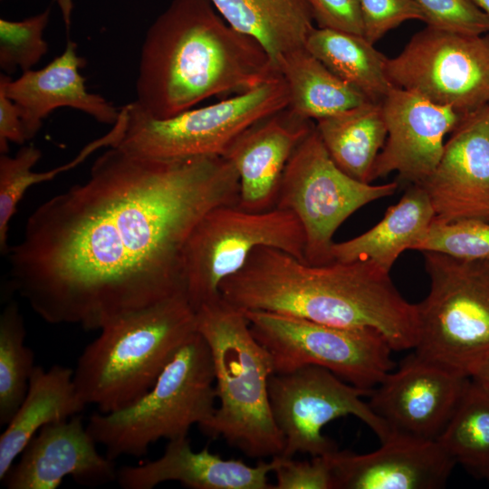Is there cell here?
Here are the masks:
<instances>
[{
    "label": "cell",
    "instance_id": "1",
    "mask_svg": "<svg viewBox=\"0 0 489 489\" xmlns=\"http://www.w3.org/2000/svg\"><path fill=\"white\" fill-rule=\"evenodd\" d=\"M238 198L225 157L158 159L110 147L84 182L30 215L7 252L11 283L46 322L101 330L185 293L191 231Z\"/></svg>",
    "mask_w": 489,
    "mask_h": 489
},
{
    "label": "cell",
    "instance_id": "2",
    "mask_svg": "<svg viewBox=\"0 0 489 489\" xmlns=\"http://www.w3.org/2000/svg\"><path fill=\"white\" fill-rule=\"evenodd\" d=\"M221 297L242 311H264L380 333L393 350L417 336V306L370 261L312 265L284 251L260 246L220 285Z\"/></svg>",
    "mask_w": 489,
    "mask_h": 489
},
{
    "label": "cell",
    "instance_id": "3",
    "mask_svg": "<svg viewBox=\"0 0 489 489\" xmlns=\"http://www.w3.org/2000/svg\"><path fill=\"white\" fill-rule=\"evenodd\" d=\"M279 74L262 45L229 25L210 0H172L144 38L135 102L167 119Z\"/></svg>",
    "mask_w": 489,
    "mask_h": 489
},
{
    "label": "cell",
    "instance_id": "4",
    "mask_svg": "<svg viewBox=\"0 0 489 489\" xmlns=\"http://www.w3.org/2000/svg\"><path fill=\"white\" fill-rule=\"evenodd\" d=\"M196 314L197 330L212 355L219 400L211 418L198 427L248 457L280 455L284 438L271 408L269 380L275 371L270 353L253 335L244 312L222 297Z\"/></svg>",
    "mask_w": 489,
    "mask_h": 489
},
{
    "label": "cell",
    "instance_id": "5",
    "mask_svg": "<svg viewBox=\"0 0 489 489\" xmlns=\"http://www.w3.org/2000/svg\"><path fill=\"white\" fill-rule=\"evenodd\" d=\"M197 331L196 311L185 293L111 321L77 360L79 396L102 413L129 406L153 387Z\"/></svg>",
    "mask_w": 489,
    "mask_h": 489
},
{
    "label": "cell",
    "instance_id": "6",
    "mask_svg": "<svg viewBox=\"0 0 489 489\" xmlns=\"http://www.w3.org/2000/svg\"><path fill=\"white\" fill-rule=\"evenodd\" d=\"M215 384L209 347L197 331L147 393L119 410L93 413L87 430L110 458L140 457L158 440L187 436L193 425L208 421L216 409Z\"/></svg>",
    "mask_w": 489,
    "mask_h": 489
},
{
    "label": "cell",
    "instance_id": "7",
    "mask_svg": "<svg viewBox=\"0 0 489 489\" xmlns=\"http://www.w3.org/2000/svg\"><path fill=\"white\" fill-rule=\"evenodd\" d=\"M430 279L417 303L416 358L470 378L489 358V269L424 252Z\"/></svg>",
    "mask_w": 489,
    "mask_h": 489
},
{
    "label": "cell",
    "instance_id": "8",
    "mask_svg": "<svg viewBox=\"0 0 489 489\" xmlns=\"http://www.w3.org/2000/svg\"><path fill=\"white\" fill-rule=\"evenodd\" d=\"M288 103L280 74L250 91L167 119L151 117L133 101L120 108L121 134L113 147L158 159L224 157L244 131L286 110Z\"/></svg>",
    "mask_w": 489,
    "mask_h": 489
},
{
    "label": "cell",
    "instance_id": "9",
    "mask_svg": "<svg viewBox=\"0 0 489 489\" xmlns=\"http://www.w3.org/2000/svg\"><path fill=\"white\" fill-rule=\"evenodd\" d=\"M260 246L273 247L305 262V236L296 216L277 206L251 212L217 206L195 225L183 253L186 296L197 311L221 297L220 285L239 272Z\"/></svg>",
    "mask_w": 489,
    "mask_h": 489
},
{
    "label": "cell",
    "instance_id": "10",
    "mask_svg": "<svg viewBox=\"0 0 489 489\" xmlns=\"http://www.w3.org/2000/svg\"><path fill=\"white\" fill-rule=\"evenodd\" d=\"M398 187V182L364 183L344 173L330 157L314 124L285 167L275 206L299 219L305 263L324 265L334 262L332 238L341 224L365 205L392 196Z\"/></svg>",
    "mask_w": 489,
    "mask_h": 489
},
{
    "label": "cell",
    "instance_id": "11",
    "mask_svg": "<svg viewBox=\"0 0 489 489\" xmlns=\"http://www.w3.org/2000/svg\"><path fill=\"white\" fill-rule=\"evenodd\" d=\"M243 312L253 335L270 353L275 373L319 366L371 390L393 369V350L373 330L336 327L264 311Z\"/></svg>",
    "mask_w": 489,
    "mask_h": 489
},
{
    "label": "cell",
    "instance_id": "12",
    "mask_svg": "<svg viewBox=\"0 0 489 489\" xmlns=\"http://www.w3.org/2000/svg\"><path fill=\"white\" fill-rule=\"evenodd\" d=\"M386 71L395 87L469 115L489 104V34L427 25Z\"/></svg>",
    "mask_w": 489,
    "mask_h": 489
},
{
    "label": "cell",
    "instance_id": "13",
    "mask_svg": "<svg viewBox=\"0 0 489 489\" xmlns=\"http://www.w3.org/2000/svg\"><path fill=\"white\" fill-rule=\"evenodd\" d=\"M371 390L354 386L319 366L274 373L269 380V396L275 423L284 438L280 455L290 458L306 453L318 456L335 452L337 445L321 430L328 423L349 415L364 422L380 442L385 441L390 436L388 427L362 399Z\"/></svg>",
    "mask_w": 489,
    "mask_h": 489
},
{
    "label": "cell",
    "instance_id": "14",
    "mask_svg": "<svg viewBox=\"0 0 489 489\" xmlns=\"http://www.w3.org/2000/svg\"><path fill=\"white\" fill-rule=\"evenodd\" d=\"M469 380L412 354L372 388L369 405L390 434L436 440Z\"/></svg>",
    "mask_w": 489,
    "mask_h": 489
},
{
    "label": "cell",
    "instance_id": "15",
    "mask_svg": "<svg viewBox=\"0 0 489 489\" xmlns=\"http://www.w3.org/2000/svg\"><path fill=\"white\" fill-rule=\"evenodd\" d=\"M417 185L430 198L434 220L489 222V104L461 120L436 168Z\"/></svg>",
    "mask_w": 489,
    "mask_h": 489
},
{
    "label": "cell",
    "instance_id": "16",
    "mask_svg": "<svg viewBox=\"0 0 489 489\" xmlns=\"http://www.w3.org/2000/svg\"><path fill=\"white\" fill-rule=\"evenodd\" d=\"M381 106L388 134L374 163L371 182L397 171L402 180L421 184L439 162L445 136L465 116L398 87L390 90Z\"/></svg>",
    "mask_w": 489,
    "mask_h": 489
},
{
    "label": "cell",
    "instance_id": "17",
    "mask_svg": "<svg viewBox=\"0 0 489 489\" xmlns=\"http://www.w3.org/2000/svg\"><path fill=\"white\" fill-rule=\"evenodd\" d=\"M78 415L43 426L4 478L8 489H56L70 475L83 485L117 480L114 460L101 455Z\"/></svg>",
    "mask_w": 489,
    "mask_h": 489
},
{
    "label": "cell",
    "instance_id": "18",
    "mask_svg": "<svg viewBox=\"0 0 489 489\" xmlns=\"http://www.w3.org/2000/svg\"><path fill=\"white\" fill-rule=\"evenodd\" d=\"M335 489H437L456 465L436 440L392 433L368 454H330Z\"/></svg>",
    "mask_w": 489,
    "mask_h": 489
},
{
    "label": "cell",
    "instance_id": "19",
    "mask_svg": "<svg viewBox=\"0 0 489 489\" xmlns=\"http://www.w3.org/2000/svg\"><path fill=\"white\" fill-rule=\"evenodd\" d=\"M83 65L77 44L69 38L64 51L44 67L23 72L15 80L1 74L0 87L19 107L27 140L37 134L43 120L58 108L81 110L101 123L116 122L120 109L87 90L80 72Z\"/></svg>",
    "mask_w": 489,
    "mask_h": 489
},
{
    "label": "cell",
    "instance_id": "20",
    "mask_svg": "<svg viewBox=\"0 0 489 489\" xmlns=\"http://www.w3.org/2000/svg\"><path fill=\"white\" fill-rule=\"evenodd\" d=\"M313 127L312 120L297 118L286 109L236 139L224 157L238 176L239 207L251 212L275 207L285 167Z\"/></svg>",
    "mask_w": 489,
    "mask_h": 489
},
{
    "label": "cell",
    "instance_id": "21",
    "mask_svg": "<svg viewBox=\"0 0 489 489\" xmlns=\"http://www.w3.org/2000/svg\"><path fill=\"white\" fill-rule=\"evenodd\" d=\"M163 455L140 465L118 469L124 489H152L160 483L177 481L192 489H273L268 475L276 458L251 466L242 460L223 459L206 447L195 452L187 436L168 440Z\"/></svg>",
    "mask_w": 489,
    "mask_h": 489
},
{
    "label": "cell",
    "instance_id": "22",
    "mask_svg": "<svg viewBox=\"0 0 489 489\" xmlns=\"http://www.w3.org/2000/svg\"><path fill=\"white\" fill-rule=\"evenodd\" d=\"M86 406L76 390L72 369L36 366L24 400L0 436V480L43 426L69 419Z\"/></svg>",
    "mask_w": 489,
    "mask_h": 489
},
{
    "label": "cell",
    "instance_id": "23",
    "mask_svg": "<svg viewBox=\"0 0 489 489\" xmlns=\"http://www.w3.org/2000/svg\"><path fill=\"white\" fill-rule=\"evenodd\" d=\"M434 218L427 191L420 185H412L372 228L347 241L334 242L333 259L342 263L370 261L390 273L398 256L405 250H413Z\"/></svg>",
    "mask_w": 489,
    "mask_h": 489
},
{
    "label": "cell",
    "instance_id": "24",
    "mask_svg": "<svg viewBox=\"0 0 489 489\" xmlns=\"http://www.w3.org/2000/svg\"><path fill=\"white\" fill-rule=\"evenodd\" d=\"M238 32L254 38L274 65L284 53L303 47L314 28L306 0H210Z\"/></svg>",
    "mask_w": 489,
    "mask_h": 489
},
{
    "label": "cell",
    "instance_id": "25",
    "mask_svg": "<svg viewBox=\"0 0 489 489\" xmlns=\"http://www.w3.org/2000/svg\"><path fill=\"white\" fill-rule=\"evenodd\" d=\"M275 66L288 90L287 110L302 120H318L370 101L305 46L284 53Z\"/></svg>",
    "mask_w": 489,
    "mask_h": 489
},
{
    "label": "cell",
    "instance_id": "26",
    "mask_svg": "<svg viewBox=\"0 0 489 489\" xmlns=\"http://www.w3.org/2000/svg\"><path fill=\"white\" fill-rule=\"evenodd\" d=\"M315 129L340 169L371 183L374 163L388 134L381 103L368 101L318 120Z\"/></svg>",
    "mask_w": 489,
    "mask_h": 489
},
{
    "label": "cell",
    "instance_id": "27",
    "mask_svg": "<svg viewBox=\"0 0 489 489\" xmlns=\"http://www.w3.org/2000/svg\"><path fill=\"white\" fill-rule=\"evenodd\" d=\"M304 46L372 102L381 103L395 87L387 74L388 58L364 35L314 27Z\"/></svg>",
    "mask_w": 489,
    "mask_h": 489
},
{
    "label": "cell",
    "instance_id": "28",
    "mask_svg": "<svg viewBox=\"0 0 489 489\" xmlns=\"http://www.w3.org/2000/svg\"><path fill=\"white\" fill-rule=\"evenodd\" d=\"M436 441L455 464L489 475V393L471 379Z\"/></svg>",
    "mask_w": 489,
    "mask_h": 489
},
{
    "label": "cell",
    "instance_id": "29",
    "mask_svg": "<svg viewBox=\"0 0 489 489\" xmlns=\"http://www.w3.org/2000/svg\"><path fill=\"white\" fill-rule=\"evenodd\" d=\"M120 136V128L114 123L103 136L87 144L71 161L44 172H34L33 168L42 157L34 145L24 146L13 156L0 157V251L6 254L9 223L25 192L34 185L53 179L83 162L90 155L103 147H112Z\"/></svg>",
    "mask_w": 489,
    "mask_h": 489
},
{
    "label": "cell",
    "instance_id": "30",
    "mask_svg": "<svg viewBox=\"0 0 489 489\" xmlns=\"http://www.w3.org/2000/svg\"><path fill=\"white\" fill-rule=\"evenodd\" d=\"M26 331L18 304L9 302L0 316V424L7 425L29 387L34 354L25 346Z\"/></svg>",
    "mask_w": 489,
    "mask_h": 489
},
{
    "label": "cell",
    "instance_id": "31",
    "mask_svg": "<svg viewBox=\"0 0 489 489\" xmlns=\"http://www.w3.org/2000/svg\"><path fill=\"white\" fill-rule=\"evenodd\" d=\"M413 250L441 253L489 269V222L433 220Z\"/></svg>",
    "mask_w": 489,
    "mask_h": 489
},
{
    "label": "cell",
    "instance_id": "32",
    "mask_svg": "<svg viewBox=\"0 0 489 489\" xmlns=\"http://www.w3.org/2000/svg\"><path fill=\"white\" fill-rule=\"evenodd\" d=\"M50 15L48 7L20 21L0 19V67L5 72L32 70L46 54L48 43L43 32Z\"/></svg>",
    "mask_w": 489,
    "mask_h": 489
},
{
    "label": "cell",
    "instance_id": "33",
    "mask_svg": "<svg viewBox=\"0 0 489 489\" xmlns=\"http://www.w3.org/2000/svg\"><path fill=\"white\" fill-rule=\"evenodd\" d=\"M414 1L429 26L470 34L489 33V16L470 0Z\"/></svg>",
    "mask_w": 489,
    "mask_h": 489
},
{
    "label": "cell",
    "instance_id": "34",
    "mask_svg": "<svg viewBox=\"0 0 489 489\" xmlns=\"http://www.w3.org/2000/svg\"><path fill=\"white\" fill-rule=\"evenodd\" d=\"M274 457L277 463L273 470L276 476L273 489H335L330 454L312 456L311 461Z\"/></svg>",
    "mask_w": 489,
    "mask_h": 489
},
{
    "label": "cell",
    "instance_id": "35",
    "mask_svg": "<svg viewBox=\"0 0 489 489\" xmlns=\"http://www.w3.org/2000/svg\"><path fill=\"white\" fill-rule=\"evenodd\" d=\"M364 36L376 43L388 31L408 20L424 22V14L414 0H360Z\"/></svg>",
    "mask_w": 489,
    "mask_h": 489
},
{
    "label": "cell",
    "instance_id": "36",
    "mask_svg": "<svg viewBox=\"0 0 489 489\" xmlns=\"http://www.w3.org/2000/svg\"><path fill=\"white\" fill-rule=\"evenodd\" d=\"M320 28L364 35L360 0H306Z\"/></svg>",
    "mask_w": 489,
    "mask_h": 489
},
{
    "label": "cell",
    "instance_id": "37",
    "mask_svg": "<svg viewBox=\"0 0 489 489\" xmlns=\"http://www.w3.org/2000/svg\"><path fill=\"white\" fill-rule=\"evenodd\" d=\"M27 140L21 110L0 87V151L6 154L8 143L23 144Z\"/></svg>",
    "mask_w": 489,
    "mask_h": 489
},
{
    "label": "cell",
    "instance_id": "38",
    "mask_svg": "<svg viewBox=\"0 0 489 489\" xmlns=\"http://www.w3.org/2000/svg\"><path fill=\"white\" fill-rule=\"evenodd\" d=\"M470 379L489 393V358L472 374Z\"/></svg>",
    "mask_w": 489,
    "mask_h": 489
},
{
    "label": "cell",
    "instance_id": "39",
    "mask_svg": "<svg viewBox=\"0 0 489 489\" xmlns=\"http://www.w3.org/2000/svg\"><path fill=\"white\" fill-rule=\"evenodd\" d=\"M470 1L489 16V0H470Z\"/></svg>",
    "mask_w": 489,
    "mask_h": 489
},
{
    "label": "cell",
    "instance_id": "40",
    "mask_svg": "<svg viewBox=\"0 0 489 489\" xmlns=\"http://www.w3.org/2000/svg\"><path fill=\"white\" fill-rule=\"evenodd\" d=\"M71 3H72L71 0H60V5L62 7L65 21L70 20L68 18H70Z\"/></svg>",
    "mask_w": 489,
    "mask_h": 489
},
{
    "label": "cell",
    "instance_id": "41",
    "mask_svg": "<svg viewBox=\"0 0 489 489\" xmlns=\"http://www.w3.org/2000/svg\"><path fill=\"white\" fill-rule=\"evenodd\" d=\"M486 480L489 481V475L486 477Z\"/></svg>",
    "mask_w": 489,
    "mask_h": 489
}]
</instances>
